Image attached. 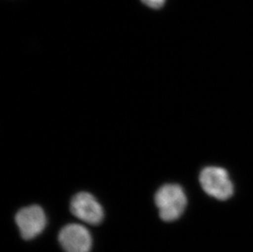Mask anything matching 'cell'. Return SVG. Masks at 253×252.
I'll list each match as a JSON object with an SVG mask.
<instances>
[{
	"label": "cell",
	"mask_w": 253,
	"mask_h": 252,
	"mask_svg": "<svg viewBox=\"0 0 253 252\" xmlns=\"http://www.w3.org/2000/svg\"><path fill=\"white\" fill-rule=\"evenodd\" d=\"M161 219L172 222L179 219L187 206V197L181 186L168 183L162 186L154 197Z\"/></svg>",
	"instance_id": "6da1fadb"
},
{
	"label": "cell",
	"mask_w": 253,
	"mask_h": 252,
	"mask_svg": "<svg viewBox=\"0 0 253 252\" xmlns=\"http://www.w3.org/2000/svg\"><path fill=\"white\" fill-rule=\"evenodd\" d=\"M199 181L204 192L218 200H227L234 193L228 172L220 167H206L201 172Z\"/></svg>",
	"instance_id": "7a4b0ae2"
},
{
	"label": "cell",
	"mask_w": 253,
	"mask_h": 252,
	"mask_svg": "<svg viewBox=\"0 0 253 252\" xmlns=\"http://www.w3.org/2000/svg\"><path fill=\"white\" fill-rule=\"evenodd\" d=\"M15 220L21 235L26 240H31L40 235L47 224L44 210L38 205H32L20 210L16 214Z\"/></svg>",
	"instance_id": "277c9868"
},
{
	"label": "cell",
	"mask_w": 253,
	"mask_h": 252,
	"mask_svg": "<svg viewBox=\"0 0 253 252\" xmlns=\"http://www.w3.org/2000/svg\"><path fill=\"white\" fill-rule=\"evenodd\" d=\"M143 4L153 9H160L165 4L167 0H141Z\"/></svg>",
	"instance_id": "8992f818"
},
{
	"label": "cell",
	"mask_w": 253,
	"mask_h": 252,
	"mask_svg": "<svg viewBox=\"0 0 253 252\" xmlns=\"http://www.w3.org/2000/svg\"><path fill=\"white\" fill-rule=\"evenodd\" d=\"M70 208L73 215L86 224L97 225L104 218V212L100 203L87 192L76 194L71 201Z\"/></svg>",
	"instance_id": "3957f363"
},
{
	"label": "cell",
	"mask_w": 253,
	"mask_h": 252,
	"mask_svg": "<svg viewBox=\"0 0 253 252\" xmlns=\"http://www.w3.org/2000/svg\"><path fill=\"white\" fill-rule=\"evenodd\" d=\"M58 240L66 252H89L92 248L90 233L82 224L66 225L60 231Z\"/></svg>",
	"instance_id": "5b68a950"
}]
</instances>
